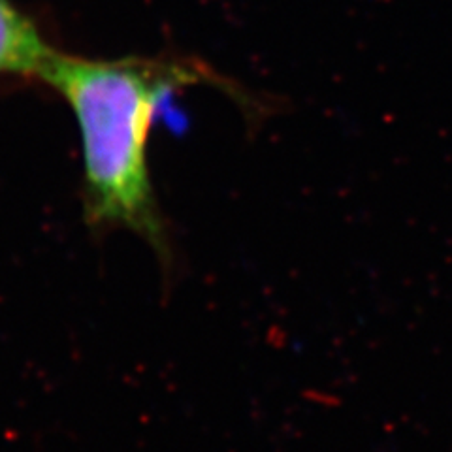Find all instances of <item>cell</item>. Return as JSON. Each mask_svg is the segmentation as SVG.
<instances>
[{"mask_svg": "<svg viewBox=\"0 0 452 452\" xmlns=\"http://www.w3.org/2000/svg\"><path fill=\"white\" fill-rule=\"evenodd\" d=\"M210 72L168 59H85L57 51L40 74L70 106L83 156V217L91 230L127 228L173 268L170 228L151 181L147 146L156 112Z\"/></svg>", "mask_w": 452, "mask_h": 452, "instance_id": "6da1fadb", "label": "cell"}, {"mask_svg": "<svg viewBox=\"0 0 452 452\" xmlns=\"http://www.w3.org/2000/svg\"><path fill=\"white\" fill-rule=\"evenodd\" d=\"M55 49L11 0H0V75L40 77Z\"/></svg>", "mask_w": 452, "mask_h": 452, "instance_id": "7a4b0ae2", "label": "cell"}]
</instances>
